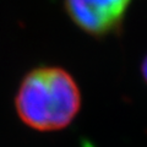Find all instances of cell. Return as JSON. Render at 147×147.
<instances>
[{"mask_svg":"<svg viewBox=\"0 0 147 147\" xmlns=\"http://www.w3.org/2000/svg\"><path fill=\"white\" fill-rule=\"evenodd\" d=\"M81 97L75 80L60 67H38L24 77L15 105L20 119L39 131L67 126L80 109Z\"/></svg>","mask_w":147,"mask_h":147,"instance_id":"obj_1","label":"cell"},{"mask_svg":"<svg viewBox=\"0 0 147 147\" xmlns=\"http://www.w3.org/2000/svg\"><path fill=\"white\" fill-rule=\"evenodd\" d=\"M131 0H65L71 20L92 36L119 28Z\"/></svg>","mask_w":147,"mask_h":147,"instance_id":"obj_2","label":"cell"},{"mask_svg":"<svg viewBox=\"0 0 147 147\" xmlns=\"http://www.w3.org/2000/svg\"><path fill=\"white\" fill-rule=\"evenodd\" d=\"M142 75H144V79L147 82V57L145 58L144 63H142Z\"/></svg>","mask_w":147,"mask_h":147,"instance_id":"obj_3","label":"cell"}]
</instances>
